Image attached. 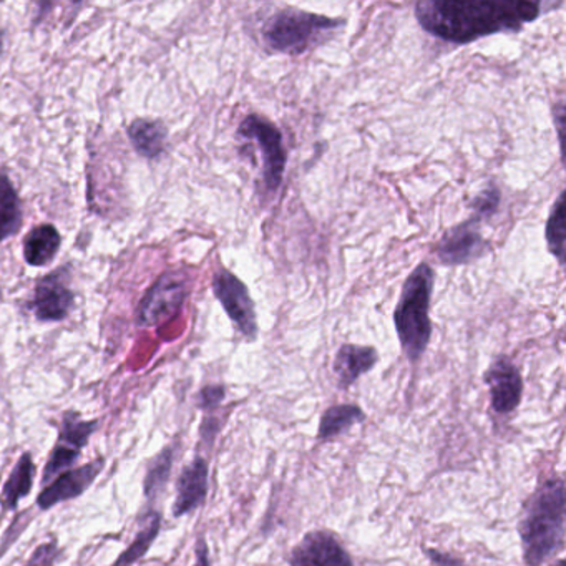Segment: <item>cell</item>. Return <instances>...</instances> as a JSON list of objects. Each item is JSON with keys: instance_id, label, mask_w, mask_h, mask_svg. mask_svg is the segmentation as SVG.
<instances>
[{"instance_id": "cell-1", "label": "cell", "mask_w": 566, "mask_h": 566, "mask_svg": "<svg viewBox=\"0 0 566 566\" xmlns=\"http://www.w3.org/2000/svg\"><path fill=\"white\" fill-rule=\"evenodd\" d=\"M416 19L433 38L470 44L493 34L520 32L542 15V4L523 0H420Z\"/></svg>"}, {"instance_id": "cell-2", "label": "cell", "mask_w": 566, "mask_h": 566, "mask_svg": "<svg viewBox=\"0 0 566 566\" xmlns=\"http://www.w3.org/2000/svg\"><path fill=\"white\" fill-rule=\"evenodd\" d=\"M525 566H545L565 548L566 485L553 470L523 503L516 523Z\"/></svg>"}, {"instance_id": "cell-3", "label": "cell", "mask_w": 566, "mask_h": 566, "mask_svg": "<svg viewBox=\"0 0 566 566\" xmlns=\"http://www.w3.org/2000/svg\"><path fill=\"white\" fill-rule=\"evenodd\" d=\"M436 274L427 263H420L407 277L394 311V326L403 356L409 363L422 359L432 339L430 301H432Z\"/></svg>"}, {"instance_id": "cell-4", "label": "cell", "mask_w": 566, "mask_h": 566, "mask_svg": "<svg viewBox=\"0 0 566 566\" xmlns=\"http://www.w3.org/2000/svg\"><path fill=\"white\" fill-rule=\"evenodd\" d=\"M340 25H344L340 19L287 8L264 22L263 42L271 52L303 55L326 42Z\"/></svg>"}, {"instance_id": "cell-5", "label": "cell", "mask_w": 566, "mask_h": 566, "mask_svg": "<svg viewBox=\"0 0 566 566\" xmlns=\"http://www.w3.org/2000/svg\"><path fill=\"white\" fill-rule=\"evenodd\" d=\"M238 138L243 145H254L261 155V181L266 193L274 195L283 184L287 155L283 134L263 115L251 114L238 127Z\"/></svg>"}, {"instance_id": "cell-6", "label": "cell", "mask_w": 566, "mask_h": 566, "mask_svg": "<svg viewBox=\"0 0 566 566\" xmlns=\"http://www.w3.org/2000/svg\"><path fill=\"white\" fill-rule=\"evenodd\" d=\"M57 429V440L42 472L44 486L57 479L61 473L74 469L81 459L82 450L88 446L92 436L98 429V420H87L75 410H67L62 413Z\"/></svg>"}, {"instance_id": "cell-7", "label": "cell", "mask_w": 566, "mask_h": 566, "mask_svg": "<svg viewBox=\"0 0 566 566\" xmlns=\"http://www.w3.org/2000/svg\"><path fill=\"white\" fill-rule=\"evenodd\" d=\"M213 291L214 296L230 316L231 323L243 334V337L248 340H256L260 326H258L256 307L247 284L227 268H220L213 276Z\"/></svg>"}, {"instance_id": "cell-8", "label": "cell", "mask_w": 566, "mask_h": 566, "mask_svg": "<svg viewBox=\"0 0 566 566\" xmlns=\"http://www.w3.org/2000/svg\"><path fill=\"white\" fill-rule=\"evenodd\" d=\"M287 566H356L343 539L327 528H313L287 552Z\"/></svg>"}, {"instance_id": "cell-9", "label": "cell", "mask_w": 566, "mask_h": 566, "mask_svg": "<svg viewBox=\"0 0 566 566\" xmlns=\"http://www.w3.org/2000/svg\"><path fill=\"white\" fill-rule=\"evenodd\" d=\"M188 296L187 277L167 273L147 291L138 307V324L145 327L160 326L180 313Z\"/></svg>"}, {"instance_id": "cell-10", "label": "cell", "mask_w": 566, "mask_h": 566, "mask_svg": "<svg viewBox=\"0 0 566 566\" xmlns=\"http://www.w3.org/2000/svg\"><path fill=\"white\" fill-rule=\"evenodd\" d=\"M483 382L489 389L490 406L496 416H512L523 399L522 373L509 356H496L483 373Z\"/></svg>"}, {"instance_id": "cell-11", "label": "cell", "mask_w": 566, "mask_h": 566, "mask_svg": "<svg viewBox=\"0 0 566 566\" xmlns=\"http://www.w3.org/2000/svg\"><path fill=\"white\" fill-rule=\"evenodd\" d=\"M104 457L91 460V462L84 463L81 467H74V469L67 470V472L61 473L57 479L52 480L49 485H45L38 495V506L42 512L54 509L55 505L69 502V500L78 499L84 495L95 480L101 476V473L105 469Z\"/></svg>"}, {"instance_id": "cell-12", "label": "cell", "mask_w": 566, "mask_h": 566, "mask_svg": "<svg viewBox=\"0 0 566 566\" xmlns=\"http://www.w3.org/2000/svg\"><path fill=\"white\" fill-rule=\"evenodd\" d=\"M485 238L480 233L479 221L469 218L446 231L437 243L436 256L446 266H463L480 260L486 253Z\"/></svg>"}, {"instance_id": "cell-13", "label": "cell", "mask_w": 566, "mask_h": 566, "mask_svg": "<svg viewBox=\"0 0 566 566\" xmlns=\"http://www.w3.org/2000/svg\"><path fill=\"white\" fill-rule=\"evenodd\" d=\"M208 490H210V462L207 457L197 453L177 476L171 515L175 518H181L197 512L207 502Z\"/></svg>"}, {"instance_id": "cell-14", "label": "cell", "mask_w": 566, "mask_h": 566, "mask_svg": "<svg viewBox=\"0 0 566 566\" xmlns=\"http://www.w3.org/2000/svg\"><path fill=\"white\" fill-rule=\"evenodd\" d=\"M72 306H74V293L69 287L67 280L62 277V271L39 280L34 303H32V310L39 321L65 319Z\"/></svg>"}, {"instance_id": "cell-15", "label": "cell", "mask_w": 566, "mask_h": 566, "mask_svg": "<svg viewBox=\"0 0 566 566\" xmlns=\"http://www.w3.org/2000/svg\"><path fill=\"white\" fill-rule=\"evenodd\" d=\"M379 364V353L373 346L343 344L333 360V373L340 390L349 389L360 377Z\"/></svg>"}, {"instance_id": "cell-16", "label": "cell", "mask_w": 566, "mask_h": 566, "mask_svg": "<svg viewBox=\"0 0 566 566\" xmlns=\"http://www.w3.org/2000/svg\"><path fill=\"white\" fill-rule=\"evenodd\" d=\"M161 523H164V513L160 510L154 509V506L144 510V513L138 516L134 539L128 543L125 552L118 555L112 566H134L135 563L140 562L150 552L151 545L160 535Z\"/></svg>"}, {"instance_id": "cell-17", "label": "cell", "mask_w": 566, "mask_h": 566, "mask_svg": "<svg viewBox=\"0 0 566 566\" xmlns=\"http://www.w3.org/2000/svg\"><path fill=\"white\" fill-rule=\"evenodd\" d=\"M367 413L354 402L334 403L324 409L317 426V442H329L349 432L354 426L366 422Z\"/></svg>"}, {"instance_id": "cell-18", "label": "cell", "mask_w": 566, "mask_h": 566, "mask_svg": "<svg viewBox=\"0 0 566 566\" xmlns=\"http://www.w3.org/2000/svg\"><path fill=\"white\" fill-rule=\"evenodd\" d=\"M35 475H38V467L31 452H24L19 457L18 463L12 469L11 475L6 480L2 492H0V506L6 512H15L22 499L31 495L34 489Z\"/></svg>"}, {"instance_id": "cell-19", "label": "cell", "mask_w": 566, "mask_h": 566, "mask_svg": "<svg viewBox=\"0 0 566 566\" xmlns=\"http://www.w3.org/2000/svg\"><path fill=\"white\" fill-rule=\"evenodd\" d=\"M175 455H177V446L170 443L148 460L144 476V495L148 503L157 502L167 490L175 465Z\"/></svg>"}, {"instance_id": "cell-20", "label": "cell", "mask_w": 566, "mask_h": 566, "mask_svg": "<svg viewBox=\"0 0 566 566\" xmlns=\"http://www.w3.org/2000/svg\"><path fill=\"white\" fill-rule=\"evenodd\" d=\"M61 248V234L52 224H41L25 237L24 256L31 266H48Z\"/></svg>"}, {"instance_id": "cell-21", "label": "cell", "mask_w": 566, "mask_h": 566, "mask_svg": "<svg viewBox=\"0 0 566 566\" xmlns=\"http://www.w3.org/2000/svg\"><path fill=\"white\" fill-rule=\"evenodd\" d=\"M128 138L138 154L147 158H157L167 147L168 132L161 122L135 120L128 128Z\"/></svg>"}, {"instance_id": "cell-22", "label": "cell", "mask_w": 566, "mask_h": 566, "mask_svg": "<svg viewBox=\"0 0 566 566\" xmlns=\"http://www.w3.org/2000/svg\"><path fill=\"white\" fill-rule=\"evenodd\" d=\"M22 227V205L14 185L0 171V243L19 233Z\"/></svg>"}, {"instance_id": "cell-23", "label": "cell", "mask_w": 566, "mask_h": 566, "mask_svg": "<svg viewBox=\"0 0 566 566\" xmlns=\"http://www.w3.org/2000/svg\"><path fill=\"white\" fill-rule=\"evenodd\" d=\"M546 244L549 253L565 264V191L559 193L558 200L553 205L552 213L545 228Z\"/></svg>"}, {"instance_id": "cell-24", "label": "cell", "mask_w": 566, "mask_h": 566, "mask_svg": "<svg viewBox=\"0 0 566 566\" xmlns=\"http://www.w3.org/2000/svg\"><path fill=\"white\" fill-rule=\"evenodd\" d=\"M500 201H502V193L499 188L490 187L485 190L480 191L472 201H470V208L473 211V220L475 221H489L490 218L495 217L499 213Z\"/></svg>"}, {"instance_id": "cell-25", "label": "cell", "mask_w": 566, "mask_h": 566, "mask_svg": "<svg viewBox=\"0 0 566 566\" xmlns=\"http://www.w3.org/2000/svg\"><path fill=\"white\" fill-rule=\"evenodd\" d=\"M224 399H227V387L223 384H210L198 392L197 406L207 416V413H214V410L220 409Z\"/></svg>"}, {"instance_id": "cell-26", "label": "cell", "mask_w": 566, "mask_h": 566, "mask_svg": "<svg viewBox=\"0 0 566 566\" xmlns=\"http://www.w3.org/2000/svg\"><path fill=\"white\" fill-rule=\"evenodd\" d=\"M61 553L62 549L57 539H49V542L41 543L32 552L24 566H54L57 559L61 558Z\"/></svg>"}, {"instance_id": "cell-27", "label": "cell", "mask_w": 566, "mask_h": 566, "mask_svg": "<svg viewBox=\"0 0 566 566\" xmlns=\"http://www.w3.org/2000/svg\"><path fill=\"white\" fill-rule=\"evenodd\" d=\"M423 555L427 556L433 566H465V562L459 556L452 555L449 552H440L437 548H423Z\"/></svg>"}, {"instance_id": "cell-28", "label": "cell", "mask_w": 566, "mask_h": 566, "mask_svg": "<svg viewBox=\"0 0 566 566\" xmlns=\"http://www.w3.org/2000/svg\"><path fill=\"white\" fill-rule=\"evenodd\" d=\"M191 566H213L210 558V545L203 535L198 536L195 543V562Z\"/></svg>"}, {"instance_id": "cell-29", "label": "cell", "mask_w": 566, "mask_h": 566, "mask_svg": "<svg viewBox=\"0 0 566 566\" xmlns=\"http://www.w3.org/2000/svg\"><path fill=\"white\" fill-rule=\"evenodd\" d=\"M555 118L556 127H558L559 145H563V120H565V104H563V98L555 107Z\"/></svg>"}, {"instance_id": "cell-30", "label": "cell", "mask_w": 566, "mask_h": 566, "mask_svg": "<svg viewBox=\"0 0 566 566\" xmlns=\"http://www.w3.org/2000/svg\"><path fill=\"white\" fill-rule=\"evenodd\" d=\"M553 566H566L565 565V559L558 558V562H556V565H553Z\"/></svg>"}]
</instances>
